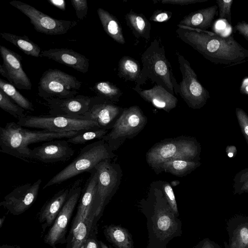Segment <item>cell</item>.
<instances>
[{"label":"cell","mask_w":248,"mask_h":248,"mask_svg":"<svg viewBox=\"0 0 248 248\" xmlns=\"http://www.w3.org/2000/svg\"><path fill=\"white\" fill-rule=\"evenodd\" d=\"M177 26L178 37L212 62L233 65L248 58V50L232 36L222 37L205 31Z\"/></svg>","instance_id":"cell-1"},{"label":"cell","mask_w":248,"mask_h":248,"mask_svg":"<svg viewBox=\"0 0 248 248\" xmlns=\"http://www.w3.org/2000/svg\"><path fill=\"white\" fill-rule=\"evenodd\" d=\"M79 132L61 133L44 130H32L17 124L16 122L7 123L0 128V151L28 162H32L31 149L29 145L55 139L72 137Z\"/></svg>","instance_id":"cell-2"},{"label":"cell","mask_w":248,"mask_h":248,"mask_svg":"<svg viewBox=\"0 0 248 248\" xmlns=\"http://www.w3.org/2000/svg\"><path fill=\"white\" fill-rule=\"evenodd\" d=\"M142 68L136 85L140 86L150 79L156 85L164 87L172 94L179 93L171 65L167 60L165 47L159 39L156 38L141 55Z\"/></svg>","instance_id":"cell-3"},{"label":"cell","mask_w":248,"mask_h":248,"mask_svg":"<svg viewBox=\"0 0 248 248\" xmlns=\"http://www.w3.org/2000/svg\"><path fill=\"white\" fill-rule=\"evenodd\" d=\"M116 156L108 145L101 140L89 144L80 149L77 156L58 172L43 186V189L59 185L83 172L91 173L101 161Z\"/></svg>","instance_id":"cell-4"},{"label":"cell","mask_w":248,"mask_h":248,"mask_svg":"<svg viewBox=\"0 0 248 248\" xmlns=\"http://www.w3.org/2000/svg\"><path fill=\"white\" fill-rule=\"evenodd\" d=\"M147 122V117L139 106L124 108L112 128L102 140L114 152L126 140L137 136L144 128Z\"/></svg>","instance_id":"cell-5"},{"label":"cell","mask_w":248,"mask_h":248,"mask_svg":"<svg viewBox=\"0 0 248 248\" xmlns=\"http://www.w3.org/2000/svg\"><path fill=\"white\" fill-rule=\"evenodd\" d=\"M196 149L192 140L186 137H178L153 146L146 154V161L157 173L166 161L178 159L192 160L196 155Z\"/></svg>","instance_id":"cell-6"},{"label":"cell","mask_w":248,"mask_h":248,"mask_svg":"<svg viewBox=\"0 0 248 248\" xmlns=\"http://www.w3.org/2000/svg\"><path fill=\"white\" fill-rule=\"evenodd\" d=\"M111 160H103L94 167L98 172L92 209V214L95 221L120 184L122 170L119 164L111 162Z\"/></svg>","instance_id":"cell-7"},{"label":"cell","mask_w":248,"mask_h":248,"mask_svg":"<svg viewBox=\"0 0 248 248\" xmlns=\"http://www.w3.org/2000/svg\"><path fill=\"white\" fill-rule=\"evenodd\" d=\"M82 82L58 69H48L42 75L38 86V94L43 98L65 99L78 93Z\"/></svg>","instance_id":"cell-8"},{"label":"cell","mask_w":248,"mask_h":248,"mask_svg":"<svg viewBox=\"0 0 248 248\" xmlns=\"http://www.w3.org/2000/svg\"><path fill=\"white\" fill-rule=\"evenodd\" d=\"M16 123L24 127L56 133L99 128L93 121L62 116L26 115L17 120Z\"/></svg>","instance_id":"cell-9"},{"label":"cell","mask_w":248,"mask_h":248,"mask_svg":"<svg viewBox=\"0 0 248 248\" xmlns=\"http://www.w3.org/2000/svg\"><path fill=\"white\" fill-rule=\"evenodd\" d=\"M82 180L75 181L70 187L68 198L53 224L44 237L45 243L52 248L58 244L66 243L67 226L73 211L80 197Z\"/></svg>","instance_id":"cell-10"},{"label":"cell","mask_w":248,"mask_h":248,"mask_svg":"<svg viewBox=\"0 0 248 248\" xmlns=\"http://www.w3.org/2000/svg\"><path fill=\"white\" fill-rule=\"evenodd\" d=\"M176 54L182 76V80L179 84V93L189 107L200 108L209 97V92L198 80L189 62L178 52Z\"/></svg>","instance_id":"cell-11"},{"label":"cell","mask_w":248,"mask_h":248,"mask_svg":"<svg viewBox=\"0 0 248 248\" xmlns=\"http://www.w3.org/2000/svg\"><path fill=\"white\" fill-rule=\"evenodd\" d=\"M9 3L29 18L37 31L47 35L64 34L78 23L76 21L54 18L31 5L20 1L14 0Z\"/></svg>","instance_id":"cell-12"},{"label":"cell","mask_w":248,"mask_h":248,"mask_svg":"<svg viewBox=\"0 0 248 248\" xmlns=\"http://www.w3.org/2000/svg\"><path fill=\"white\" fill-rule=\"evenodd\" d=\"M42 181L39 179L33 183H27L16 187L4 197L0 206L13 215L23 214L35 201Z\"/></svg>","instance_id":"cell-13"},{"label":"cell","mask_w":248,"mask_h":248,"mask_svg":"<svg viewBox=\"0 0 248 248\" xmlns=\"http://www.w3.org/2000/svg\"><path fill=\"white\" fill-rule=\"evenodd\" d=\"M123 110L115 103L101 96H92L83 119L95 122L99 128L110 130Z\"/></svg>","instance_id":"cell-14"},{"label":"cell","mask_w":248,"mask_h":248,"mask_svg":"<svg viewBox=\"0 0 248 248\" xmlns=\"http://www.w3.org/2000/svg\"><path fill=\"white\" fill-rule=\"evenodd\" d=\"M90 98L88 96L78 95L65 99H44L49 108V116L83 119L84 114L88 110Z\"/></svg>","instance_id":"cell-15"},{"label":"cell","mask_w":248,"mask_h":248,"mask_svg":"<svg viewBox=\"0 0 248 248\" xmlns=\"http://www.w3.org/2000/svg\"><path fill=\"white\" fill-rule=\"evenodd\" d=\"M67 140H52L31 149V158L45 164L64 162L75 154Z\"/></svg>","instance_id":"cell-16"},{"label":"cell","mask_w":248,"mask_h":248,"mask_svg":"<svg viewBox=\"0 0 248 248\" xmlns=\"http://www.w3.org/2000/svg\"><path fill=\"white\" fill-rule=\"evenodd\" d=\"M0 53L3 66L6 71V78L16 88L31 90L32 83L23 70L22 57L4 46H0Z\"/></svg>","instance_id":"cell-17"},{"label":"cell","mask_w":248,"mask_h":248,"mask_svg":"<svg viewBox=\"0 0 248 248\" xmlns=\"http://www.w3.org/2000/svg\"><path fill=\"white\" fill-rule=\"evenodd\" d=\"M40 57H46L85 74L89 70V60L82 54L67 48H51L42 51Z\"/></svg>","instance_id":"cell-18"},{"label":"cell","mask_w":248,"mask_h":248,"mask_svg":"<svg viewBox=\"0 0 248 248\" xmlns=\"http://www.w3.org/2000/svg\"><path fill=\"white\" fill-rule=\"evenodd\" d=\"M133 90L145 101L167 112L177 106V98L161 86L155 85L151 89H142L140 86L136 85Z\"/></svg>","instance_id":"cell-19"},{"label":"cell","mask_w":248,"mask_h":248,"mask_svg":"<svg viewBox=\"0 0 248 248\" xmlns=\"http://www.w3.org/2000/svg\"><path fill=\"white\" fill-rule=\"evenodd\" d=\"M69 189L70 188L65 187L58 191L41 208L38 218L43 232L53 224L68 198Z\"/></svg>","instance_id":"cell-20"},{"label":"cell","mask_w":248,"mask_h":248,"mask_svg":"<svg viewBox=\"0 0 248 248\" xmlns=\"http://www.w3.org/2000/svg\"><path fill=\"white\" fill-rule=\"evenodd\" d=\"M97 176L98 172L94 169L90 173V176L82 190L77 211L72 224L81 221L87 216H93L92 209L97 183Z\"/></svg>","instance_id":"cell-21"},{"label":"cell","mask_w":248,"mask_h":248,"mask_svg":"<svg viewBox=\"0 0 248 248\" xmlns=\"http://www.w3.org/2000/svg\"><path fill=\"white\" fill-rule=\"evenodd\" d=\"M94 218L90 215L81 221L72 224L71 229L67 239L66 248H83L93 232Z\"/></svg>","instance_id":"cell-22"},{"label":"cell","mask_w":248,"mask_h":248,"mask_svg":"<svg viewBox=\"0 0 248 248\" xmlns=\"http://www.w3.org/2000/svg\"><path fill=\"white\" fill-rule=\"evenodd\" d=\"M218 6H212L192 12L185 16L178 25L205 31L211 25Z\"/></svg>","instance_id":"cell-23"},{"label":"cell","mask_w":248,"mask_h":248,"mask_svg":"<svg viewBox=\"0 0 248 248\" xmlns=\"http://www.w3.org/2000/svg\"><path fill=\"white\" fill-rule=\"evenodd\" d=\"M125 19L136 38H143L147 41L150 40L151 25L144 15L131 10L125 15Z\"/></svg>","instance_id":"cell-24"},{"label":"cell","mask_w":248,"mask_h":248,"mask_svg":"<svg viewBox=\"0 0 248 248\" xmlns=\"http://www.w3.org/2000/svg\"><path fill=\"white\" fill-rule=\"evenodd\" d=\"M97 13L106 33L117 43L125 44L123 30L116 17L101 8L97 9Z\"/></svg>","instance_id":"cell-25"},{"label":"cell","mask_w":248,"mask_h":248,"mask_svg":"<svg viewBox=\"0 0 248 248\" xmlns=\"http://www.w3.org/2000/svg\"><path fill=\"white\" fill-rule=\"evenodd\" d=\"M0 36L14 44L26 55L36 58L40 57L42 52L40 47L27 35L21 36L7 32H1Z\"/></svg>","instance_id":"cell-26"},{"label":"cell","mask_w":248,"mask_h":248,"mask_svg":"<svg viewBox=\"0 0 248 248\" xmlns=\"http://www.w3.org/2000/svg\"><path fill=\"white\" fill-rule=\"evenodd\" d=\"M141 70L138 62L131 57L123 56L119 62L118 75L125 81L136 82L140 76Z\"/></svg>","instance_id":"cell-27"},{"label":"cell","mask_w":248,"mask_h":248,"mask_svg":"<svg viewBox=\"0 0 248 248\" xmlns=\"http://www.w3.org/2000/svg\"><path fill=\"white\" fill-rule=\"evenodd\" d=\"M196 162L186 159H173L164 163L161 167L160 171H165L174 175L182 176L196 167Z\"/></svg>","instance_id":"cell-28"},{"label":"cell","mask_w":248,"mask_h":248,"mask_svg":"<svg viewBox=\"0 0 248 248\" xmlns=\"http://www.w3.org/2000/svg\"><path fill=\"white\" fill-rule=\"evenodd\" d=\"M105 233L108 239L118 248H132V240L127 232L118 226H109Z\"/></svg>","instance_id":"cell-29"},{"label":"cell","mask_w":248,"mask_h":248,"mask_svg":"<svg viewBox=\"0 0 248 248\" xmlns=\"http://www.w3.org/2000/svg\"><path fill=\"white\" fill-rule=\"evenodd\" d=\"M0 89L15 103L25 110L34 111L33 104L19 92L10 82L0 79Z\"/></svg>","instance_id":"cell-30"},{"label":"cell","mask_w":248,"mask_h":248,"mask_svg":"<svg viewBox=\"0 0 248 248\" xmlns=\"http://www.w3.org/2000/svg\"><path fill=\"white\" fill-rule=\"evenodd\" d=\"M156 225L158 232L164 237L171 235L176 229V222L172 214L165 208L158 210Z\"/></svg>","instance_id":"cell-31"},{"label":"cell","mask_w":248,"mask_h":248,"mask_svg":"<svg viewBox=\"0 0 248 248\" xmlns=\"http://www.w3.org/2000/svg\"><path fill=\"white\" fill-rule=\"evenodd\" d=\"M93 89L97 95L114 103L118 102L123 94V93L118 87L108 81L96 83Z\"/></svg>","instance_id":"cell-32"},{"label":"cell","mask_w":248,"mask_h":248,"mask_svg":"<svg viewBox=\"0 0 248 248\" xmlns=\"http://www.w3.org/2000/svg\"><path fill=\"white\" fill-rule=\"evenodd\" d=\"M109 130L104 129H91L79 132L76 135L67 139L69 143L84 144L95 139L101 140Z\"/></svg>","instance_id":"cell-33"},{"label":"cell","mask_w":248,"mask_h":248,"mask_svg":"<svg viewBox=\"0 0 248 248\" xmlns=\"http://www.w3.org/2000/svg\"><path fill=\"white\" fill-rule=\"evenodd\" d=\"M0 108L17 120L26 116L25 110L15 103L0 89Z\"/></svg>","instance_id":"cell-34"},{"label":"cell","mask_w":248,"mask_h":248,"mask_svg":"<svg viewBox=\"0 0 248 248\" xmlns=\"http://www.w3.org/2000/svg\"><path fill=\"white\" fill-rule=\"evenodd\" d=\"M229 248H248V224H242L235 229Z\"/></svg>","instance_id":"cell-35"},{"label":"cell","mask_w":248,"mask_h":248,"mask_svg":"<svg viewBox=\"0 0 248 248\" xmlns=\"http://www.w3.org/2000/svg\"><path fill=\"white\" fill-rule=\"evenodd\" d=\"M218 8L219 9V18L225 19L229 24H231V8L232 5V0H217Z\"/></svg>","instance_id":"cell-36"},{"label":"cell","mask_w":248,"mask_h":248,"mask_svg":"<svg viewBox=\"0 0 248 248\" xmlns=\"http://www.w3.org/2000/svg\"><path fill=\"white\" fill-rule=\"evenodd\" d=\"M162 186L166 198L170 208L174 213H177V205L172 188L170 184L167 182H165Z\"/></svg>","instance_id":"cell-37"},{"label":"cell","mask_w":248,"mask_h":248,"mask_svg":"<svg viewBox=\"0 0 248 248\" xmlns=\"http://www.w3.org/2000/svg\"><path fill=\"white\" fill-rule=\"evenodd\" d=\"M76 16L78 19L83 20L86 17L88 12V4L86 0H71Z\"/></svg>","instance_id":"cell-38"},{"label":"cell","mask_w":248,"mask_h":248,"mask_svg":"<svg viewBox=\"0 0 248 248\" xmlns=\"http://www.w3.org/2000/svg\"><path fill=\"white\" fill-rule=\"evenodd\" d=\"M172 13L162 10H157L154 12L149 20L155 22H163L169 20L172 16Z\"/></svg>","instance_id":"cell-39"},{"label":"cell","mask_w":248,"mask_h":248,"mask_svg":"<svg viewBox=\"0 0 248 248\" xmlns=\"http://www.w3.org/2000/svg\"><path fill=\"white\" fill-rule=\"evenodd\" d=\"M208 0H162L160 2L162 4H170L177 5H188L196 3L203 2Z\"/></svg>","instance_id":"cell-40"},{"label":"cell","mask_w":248,"mask_h":248,"mask_svg":"<svg viewBox=\"0 0 248 248\" xmlns=\"http://www.w3.org/2000/svg\"><path fill=\"white\" fill-rule=\"evenodd\" d=\"M235 30L248 40V22H238L234 27Z\"/></svg>","instance_id":"cell-41"},{"label":"cell","mask_w":248,"mask_h":248,"mask_svg":"<svg viewBox=\"0 0 248 248\" xmlns=\"http://www.w3.org/2000/svg\"><path fill=\"white\" fill-rule=\"evenodd\" d=\"M93 231L87 239L83 248H99V244L93 237Z\"/></svg>","instance_id":"cell-42"},{"label":"cell","mask_w":248,"mask_h":248,"mask_svg":"<svg viewBox=\"0 0 248 248\" xmlns=\"http://www.w3.org/2000/svg\"><path fill=\"white\" fill-rule=\"evenodd\" d=\"M48 2L61 10L65 11L66 9L65 1L63 0H48Z\"/></svg>","instance_id":"cell-43"},{"label":"cell","mask_w":248,"mask_h":248,"mask_svg":"<svg viewBox=\"0 0 248 248\" xmlns=\"http://www.w3.org/2000/svg\"><path fill=\"white\" fill-rule=\"evenodd\" d=\"M200 248H216L213 244L208 240L205 241Z\"/></svg>","instance_id":"cell-44"},{"label":"cell","mask_w":248,"mask_h":248,"mask_svg":"<svg viewBox=\"0 0 248 248\" xmlns=\"http://www.w3.org/2000/svg\"><path fill=\"white\" fill-rule=\"evenodd\" d=\"M0 73L2 76L6 78L7 75L6 71L2 64L0 65Z\"/></svg>","instance_id":"cell-45"},{"label":"cell","mask_w":248,"mask_h":248,"mask_svg":"<svg viewBox=\"0 0 248 248\" xmlns=\"http://www.w3.org/2000/svg\"><path fill=\"white\" fill-rule=\"evenodd\" d=\"M0 248H21L18 246L16 245H2L0 247Z\"/></svg>","instance_id":"cell-46"},{"label":"cell","mask_w":248,"mask_h":248,"mask_svg":"<svg viewBox=\"0 0 248 248\" xmlns=\"http://www.w3.org/2000/svg\"><path fill=\"white\" fill-rule=\"evenodd\" d=\"M5 216H3L2 217H1L0 219V228H1V227L3 225V224L4 222V220L5 219Z\"/></svg>","instance_id":"cell-47"},{"label":"cell","mask_w":248,"mask_h":248,"mask_svg":"<svg viewBox=\"0 0 248 248\" xmlns=\"http://www.w3.org/2000/svg\"><path fill=\"white\" fill-rule=\"evenodd\" d=\"M101 248H108L104 243L101 241L99 242Z\"/></svg>","instance_id":"cell-48"},{"label":"cell","mask_w":248,"mask_h":248,"mask_svg":"<svg viewBox=\"0 0 248 248\" xmlns=\"http://www.w3.org/2000/svg\"><path fill=\"white\" fill-rule=\"evenodd\" d=\"M245 132L246 134L248 136V125L245 127Z\"/></svg>","instance_id":"cell-49"},{"label":"cell","mask_w":248,"mask_h":248,"mask_svg":"<svg viewBox=\"0 0 248 248\" xmlns=\"http://www.w3.org/2000/svg\"><path fill=\"white\" fill-rule=\"evenodd\" d=\"M228 156L230 157H232L233 154L232 153H230L228 154Z\"/></svg>","instance_id":"cell-50"}]
</instances>
